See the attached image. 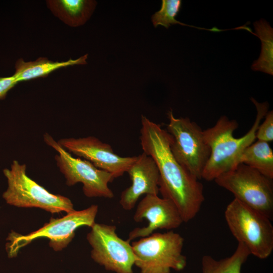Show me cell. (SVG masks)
I'll return each instance as SVG.
<instances>
[{
	"instance_id": "obj_1",
	"label": "cell",
	"mask_w": 273,
	"mask_h": 273,
	"mask_svg": "<svg viewBox=\"0 0 273 273\" xmlns=\"http://www.w3.org/2000/svg\"><path fill=\"white\" fill-rule=\"evenodd\" d=\"M140 142L143 152L155 162L159 173V192L178 209L184 222L193 219L204 201L203 186L175 159L170 150L168 132L141 116Z\"/></svg>"
},
{
	"instance_id": "obj_2",
	"label": "cell",
	"mask_w": 273,
	"mask_h": 273,
	"mask_svg": "<svg viewBox=\"0 0 273 273\" xmlns=\"http://www.w3.org/2000/svg\"><path fill=\"white\" fill-rule=\"evenodd\" d=\"M251 100L256 106L257 115L252 126L243 136L234 137L233 133L238 127V123L226 116H221L213 126L203 130L211 153L202 178L214 180L221 174L235 168L240 163L244 150L255 142L257 129L268 111V104L258 103L253 98Z\"/></svg>"
},
{
	"instance_id": "obj_3",
	"label": "cell",
	"mask_w": 273,
	"mask_h": 273,
	"mask_svg": "<svg viewBox=\"0 0 273 273\" xmlns=\"http://www.w3.org/2000/svg\"><path fill=\"white\" fill-rule=\"evenodd\" d=\"M184 238L172 231L153 233L131 243L134 265L141 273H170L181 271L186 266L183 254Z\"/></svg>"
},
{
	"instance_id": "obj_4",
	"label": "cell",
	"mask_w": 273,
	"mask_h": 273,
	"mask_svg": "<svg viewBox=\"0 0 273 273\" xmlns=\"http://www.w3.org/2000/svg\"><path fill=\"white\" fill-rule=\"evenodd\" d=\"M224 217L232 235L251 254L261 259L270 255L273 226L269 218L235 198L228 205Z\"/></svg>"
},
{
	"instance_id": "obj_5",
	"label": "cell",
	"mask_w": 273,
	"mask_h": 273,
	"mask_svg": "<svg viewBox=\"0 0 273 273\" xmlns=\"http://www.w3.org/2000/svg\"><path fill=\"white\" fill-rule=\"evenodd\" d=\"M8 188L3 194L6 203L18 207L39 208L51 213L75 210L67 197L48 191L26 173V165L13 160L10 169L5 168Z\"/></svg>"
},
{
	"instance_id": "obj_6",
	"label": "cell",
	"mask_w": 273,
	"mask_h": 273,
	"mask_svg": "<svg viewBox=\"0 0 273 273\" xmlns=\"http://www.w3.org/2000/svg\"><path fill=\"white\" fill-rule=\"evenodd\" d=\"M166 131L170 135V150L177 161L199 180L210 155L203 130L189 118H176L168 113Z\"/></svg>"
},
{
	"instance_id": "obj_7",
	"label": "cell",
	"mask_w": 273,
	"mask_h": 273,
	"mask_svg": "<svg viewBox=\"0 0 273 273\" xmlns=\"http://www.w3.org/2000/svg\"><path fill=\"white\" fill-rule=\"evenodd\" d=\"M214 181L231 192L235 199L272 219V179L246 164L239 163Z\"/></svg>"
},
{
	"instance_id": "obj_8",
	"label": "cell",
	"mask_w": 273,
	"mask_h": 273,
	"mask_svg": "<svg viewBox=\"0 0 273 273\" xmlns=\"http://www.w3.org/2000/svg\"><path fill=\"white\" fill-rule=\"evenodd\" d=\"M98 206L92 205L89 207L72 212L59 218H51L50 221L36 231L26 235L12 232L7 239L8 256L15 257L22 247L32 241L45 238L49 240V245L56 251L66 247L75 236V232L81 226L92 227L96 222Z\"/></svg>"
},
{
	"instance_id": "obj_9",
	"label": "cell",
	"mask_w": 273,
	"mask_h": 273,
	"mask_svg": "<svg viewBox=\"0 0 273 273\" xmlns=\"http://www.w3.org/2000/svg\"><path fill=\"white\" fill-rule=\"evenodd\" d=\"M43 137L45 143L58 152L55 159L64 175L67 186L81 183L83 194L88 198L114 197V193L108 186L114 179L110 173L98 168L86 160L72 156L49 133H46Z\"/></svg>"
},
{
	"instance_id": "obj_10",
	"label": "cell",
	"mask_w": 273,
	"mask_h": 273,
	"mask_svg": "<svg viewBox=\"0 0 273 273\" xmlns=\"http://www.w3.org/2000/svg\"><path fill=\"white\" fill-rule=\"evenodd\" d=\"M114 225L95 223L87 234L92 258L106 270L133 273L135 256L130 242L120 238Z\"/></svg>"
},
{
	"instance_id": "obj_11",
	"label": "cell",
	"mask_w": 273,
	"mask_h": 273,
	"mask_svg": "<svg viewBox=\"0 0 273 273\" xmlns=\"http://www.w3.org/2000/svg\"><path fill=\"white\" fill-rule=\"evenodd\" d=\"M58 142L70 153L87 160L98 168L110 173L114 178L122 176L138 158V156H119L109 144L93 136L62 139Z\"/></svg>"
},
{
	"instance_id": "obj_12",
	"label": "cell",
	"mask_w": 273,
	"mask_h": 273,
	"mask_svg": "<svg viewBox=\"0 0 273 273\" xmlns=\"http://www.w3.org/2000/svg\"><path fill=\"white\" fill-rule=\"evenodd\" d=\"M133 219L136 222L145 219L148 224L131 230L126 240L129 242L147 237L158 229L171 231L184 222L178 209L171 200L155 195H145L138 204Z\"/></svg>"
},
{
	"instance_id": "obj_13",
	"label": "cell",
	"mask_w": 273,
	"mask_h": 273,
	"mask_svg": "<svg viewBox=\"0 0 273 273\" xmlns=\"http://www.w3.org/2000/svg\"><path fill=\"white\" fill-rule=\"evenodd\" d=\"M126 172L131 184L120 195L119 203L123 209H133L143 195H158L159 173L155 162L150 156L144 152L138 155Z\"/></svg>"
},
{
	"instance_id": "obj_14",
	"label": "cell",
	"mask_w": 273,
	"mask_h": 273,
	"mask_svg": "<svg viewBox=\"0 0 273 273\" xmlns=\"http://www.w3.org/2000/svg\"><path fill=\"white\" fill-rule=\"evenodd\" d=\"M46 3L56 17L71 27L83 25L97 4L96 1L90 0H49Z\"/></svg>"
},
{
	"instance_id": "obj_15",
	"label": "cell",
	"mask_w": 273,
	"mask_h": 273,
	"mask_svg": "<svg viewBox=\"0 0 273 273\" xmlns=\"http://www.w3.org/2000/svg\"><path fill=\"white\" fill-rule=\"evenodd\" d=\"M87 54L78 59H70L66 61H52L47 58L41 57L34 61L25 62L18 59L15 64V72L13 76L18 82L46 77L55 70L69 66L86 64Z\"/></svg>"
},
{
	"instance_id": "obj_16",
	"label": "cell",
	"mask_w": 273,
	"mask_h": 273,
	"mask_svg": "<svg viewBox=\"0 0 273 273\" xmlns=\"http://www.w3.org/2000/svg\"><path fill=\"white\" fill-rule=\"evenodd\" d=\"M239 162L273 178V151L269 143L258 140L254 142L244 150Z\"/></svg>"
},
{
	"instance_id": "obj_17",
	"label": "cell",
	"mask_w": 273,
	"mask_h": 273,
	"mask_svg": "<svg viewBox=\"0 0 273 273\" xmlns=\"http://www.w3.org/2000/svg\"><path fill=\"white\" fill-rule=\"evenodd\" d=\"M250 254L244 244L238 243L235 251L229 257L216 260L210 255H204L201 259L202 273H241Z\"/></svg>"
},
{
	"instance_id": "obj_18",
	"label": "cell",
	"mask_w": 273,
	"mask_h": 273,
	"mask_svg": "<svg viewBox=\"0 0 273 273\" xmlns=\"http://www.w3.org/2000/svg\"><path fill=\"white\" fill-rule=\"evenodd\" d=\"M256 33L261 41V51L259 58L254 61L251 69L269 75L273 74V29L264 19L253 23Z\"/></svg>"
},
{
	"instance_id": "obj_19",
	"label": "cell",
	"mask_w": 273,
	"mask_h": 273,
	"mask_svg": "<svg viewBox=\"0 0 273 273\" xmlns=\"http://www.w3.org/2000/svg\"><path fill=\"white\" fill-rule=\"evenodd\" d=\"M181 4L180 0H162L160 10L152 16V22L154 26L157 27L158 25H162L166 28H168L171 25L179 24L211 31V29L197 27L182 23L176 20L175 17L180 10Z\"/></svg>"
},
{
	"instance_id": "obj_20",
	"label": "cell",
	"mask_w": 273,
	"mask_h": 273,
	"mask_svg": "<svg viewBox=\"0 0 273 273\" xmlns=\"http://www.w3.org/2000/svg\"><path fill=\"white\" fill-rule=\"evenodd\" d=\"M264 117L263 123L258 127L256 138L269 143L273 141V111H267Z\"/></svg>"
},
{
	"instance_id": "obj_21",
	"label": "cell",
	"mask_w": 273,
	"mask_h": 273,
	"mask_svg": "<svg viewBox=\"0 0 273 273\" xmlns=\"http://www.w3.org/2000/svg\"><path fill=\"white\" fill-rule=\"evenodd\" d=\"M18 83L15 78L12 76L0 77V100L5 98L7 94Z\"/></svg>"
}]
</instances>
